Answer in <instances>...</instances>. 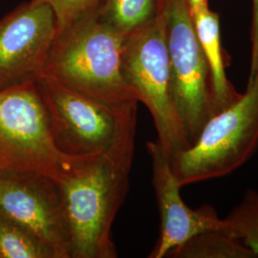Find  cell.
<instances>
[{"mask_svg":"<svg viewBox=\"0 0 258 258\" xmlns=\"http://www.w3.org/2000/svg\"><path fill=\"white\" fill-rule=\"evenodd\" d=\"M37 87L55 148L65 156H103L131 168L137 104H112L41 77Z\"/></svg>","mask_w":258,"mask_h":258,"instance_id":"1","label":"cell"},{"mask_svg":"<svg viewBox=\"0 0 258 258\" xmlns=\"http://www.w3.org/2000/svg\"><path fill=\"white\" fill-rule=\"evenodd\" d=\"M130 169L103 156L75 157L55 178L69 258H115L111 228L129 187Z\"/></svg>","mask_w":258,"mask_h":258,"instance_id":"2","label":"cell"},{"mask_svg":"<svg viewBox=\"0 0 258 258\" xmlns=\"http://www.w3.org/2000/svg\"><path fill=\"white\" fill-rule=\"evenodd\" d=\"M124 38L101 19L97 7L57 29L42 77L97 101L138 102L121 75Z\"/></svg>","mask_w":258,"mask_h":258,"instance_id":"3","label":"cell"},{"mask_svg":"<svg viewBox=\"0 0 258 258\" xmlns=\"http://www.w3.org/2000/svg\"><path fill=\"white\" fill-rule=\"evenodd\" d=\"M258 148V53L250 54L246 91L209 120L196 142L170 156L181 187L230 175Z\"/></svg>","mask_w":258,"mask_h":258,"instance_id":"4","label":"cell"},{"mask_svg":"<svg viewBox=\"0 0 258 258\" xmlns=\"http://www.w3.org/2000/svg\"><path fill=\"white\" fill-rule=\"evenodd\" d=\"M176 114L190 148L218 110L212 71L197 37L186 0H162Z\"/></svg>","mask_w":258,"mask_h":258,"instance_id":"5","label":"cell"},{"mask_svg":"<svg viewBox=\"0 0 258 258\" xmlns=\"http://www.w3.org/2000/svg\"><path fill=\"white\" fill-rule=\"evenodd\" d=\"M120 67L129 90L150 112L156 127L157 141L169 156L188 148L171 98L162 3L155 18L125 36Z\"/></svg>","mask_w":258,"mask_h":258,"instance_id":"6","label":"cell"},{"mask_svg":"<svg viewBox=\"0 0 258 258\" xmlns=\"http://www.w3.org/2000/svg\"><path fill=\"white\" fill-rule=\"evenodd\" d=\"M75 157L55 148L36 83L0 90V173H42L55 179Z\"/></svg>","mask_w":258,"mask_h":258,"instance_id":"7","label":"cell"},{"mask_svg":"<svg viewBox=\"0 0 258 258\" xmlns=\"http://www.w3.org/2000/svg\"><path fill=\"white\" fill-rule=\"evenodd\" d=\"M57 31L53 8L32 0L0 20V90L36 83Z\"/></svg>","mask_w":258,"mask_h":258,"instance_id":"8","label":"cell"},{"mask_svg":"<svg viewBox=\"0 0 258 258\" xmlns=\"http://www.w3.org/2000/svg\"><path fill=\"white\" fill-rule=\"evenodd\" d=\"M0 213L37 235L56 258H69L68 234L55 179L42 173H0Z\"/></svg>","mask_w":258,"mask_h":258,"instance_id":"9","label":"cell"},{"mask_svg":"<svg viewBox=\"0 0 258 258\" xmlns=\"http://www.w3.org/2000/svg\"><path fill=\"white\" fill-rule=\"evenodd\" d=\"M148 154L152 166V184L160 213V236L148 257L164 258L167 253L184 244L195 234L210 231H227L223 218L214 208L206 204L194 210L184 204L170 156L158 142H148Z\"/></svg>","mask_w":258,"mask_h":258,"instance_id":"10","label":"cell"},{"mask_svg":"<svg viewBox=\"0 0 258 258\" xmlns=\"http://www.w3.org/2000/svg\"><path fill=\"white\" fill-rule=\"evenodd\" d=\"M191 16L197 37L211 67L215 103L219 112L240 96L226 74L228 63L222 47L219 15L207 4Z\"/></svg>","mask_w":258,"mask_h":258,"instance_id":"11","label":"cell"},{"mask_svg":"<svg viewBox=\"0 0 258 258\" xmlns=\"http://www.w3.org/2000/svg\"><path fill=\"white\" fill-rule=\"evenodd\" d=\"M166 257L257 258L241 240L230 232L210 230L195 234L184 244L170 250Z\"/></svg>","mask_w":258,"mask_h":258,"instance_id":"12","label":"cell"},{"mask_svg":"<svg viewBox=\"0 0 258 258\" xmlns=\"http://www.w3.org/2000/svg\"><path fill=\"white\" fill-rule=\"evenodd\" d=\"M162 0H104L101 19L125 36L147 24L161 9Z\"/></svg>","mask_w":258,"mask_h":258,"instance_id":"13","label":"cell"},{"mask_svg":"<svg viewBox=\"0 0 258 258\" xmlns=\"http://www.w3.org/2000/svg\"><path fill=\"white\" fill-rule=\"evenodd\" d=\"M0 258H56L27 228L0 213Z\"/></svg>","mask_w":258,"mask_h":258,"instance_id":"14","label":"cell"},{"mask_svg":"<svg viewBox=\"0 0 258 258\" xmlns=\"http://www.w3.org/2000/svg\"><path fill=\"white\" fill-rule=\"evenodd\" d=\"M227 231L241 240L258 257V190L249 188L223 218Z\"/></svg>","mask_w":258,"mask_h":258,"instance_id":"15","label":"cell"},{"mask_svg":"<svg viewBox=\"0 0 258 258\" xmlns=\"http://www.w3.org/2000/svg\"><path fill=\"white\" fill-rule=\"evenodd\" d=\"M48 3L55 13L57 29L64 28L84 14L96 9L100 0H40Z\"/></svg>","mask_w":258,"mask_h":258,"instance_id":"16","label":"cell"},{"mask_svg":"<svg viewBox=\"0 0 258 258\" xmlns=\"http://www.w3.org/2000/svg\"><path fill=\"white\" fill-rule=\"evenodd\" d=\"M250 43H251V52H258V0H252Z\"/></svg>","mask_w":258,"mask_h":258,"instance_id":"17","label":"cell"},{"mask_svg":"<svg viewBox=\"0 0 258 258\" xmlns=\"http://www.w3.org/2000/svg\"><path fill=\"white\" fill-rule=\"evenodd\" d=\"M191 15L195 14L199 9L208 4V0H186Z\"/></svg>","mask_w":258,"mask_h":258,"instance_id":"18","label":"cell"}]
</instances>
